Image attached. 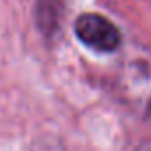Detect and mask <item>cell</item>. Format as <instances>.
Returning <instances> with one entry per match:
<instances>
[{
    "instance_id": "1",
    "label": "cell",
    "mask_w": 151,
    "mask_h": 151,
    "mask_svg": "<svg viewBox=\"0 0 151 151\" xmlns=\"http://www.w3.org/2000/svg\"><path fill=\"white\" fill-rule=\"evenodd\" d=\"M119 91L133 110L151 116V57H135L121 69Z\"/></svg>"
},
{
    "instance_id": "4",
    "label": "cell",
    "mask_w": 151,
    "mask_h": 151,
    "mask_svg": "<svg viewBox=\"0 0 151 151\" xmlns=\"http://www.w3.org/2000/svg\"><path fill=\"white\" fill-rule=\"evenodd\" d=\"M135 151H151V140H146V142H142Z\"/></svg>"
},
{
    "instance_id": "3",
    "label": "cell",
    "mask_w": 151,
    "mask_h": 151,
    "mask_svg": "<svg viewBox=\"0 0 151 151\" xmlns=\"http://www.w3.org/2000/svg\"><path fill=\"white\" fill-rule=\"evenodd\" d=\"M66 14V0H37L36 20L45 36H53L60 25V18Z\"/></svg>"
},
{
    "instance_id": "2",
    "label": "cell",
    "mask_w": 151,
    "mask_h": 151,
    "mask_svg": "<svg viewBox=\"0 0 151 151\" xmlns=\"http://www.w3.org/2000/svg\"><path fill=\"white\" fill-rule=\"evenodd\" d=\"M75 34L91 50L100 53H112L121 46L119 29L105 16L96 13H84L75 22Z\"/></svg>"
}]
</instances>
